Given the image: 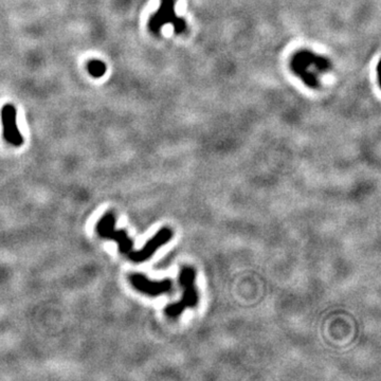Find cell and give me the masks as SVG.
Wrapping results in <instances>:
<instances>
[{
  "label": "cell",
  "mask_w": 381,
  "mask_h": 381,
  "mask_svg": "<svg viewBox=\"0 0 381 381\" xmlns=\"http://www.w3.org/2000/svg\"><path fill=\"white\" fill-rule=\"evenodd\" d=\"M181 286L183 287L182 299L175 304L169 305L165 309L167 313L171 318H177L182 313L185 308L195 307L198 303V293L195 286V271L193 268H183L179 277Z\"/></svg>",
  "instance_id": "obj_1"
},
{
  "label": "cell",
  "mask_w": 381,
  "mask_h": 381,
  "mask_svg": "<svg viewBox=\"0 0 381 381\" xmlns=\"http://www.w3.org/2000/svg\"><path fill=\"white\" fill-rule=\"evenodd\" d=\"M114 222H116V219H114L113 215L111 213H107L105 216H103L99 221L97 226V231L101 237L117 242L119 243L120 252L127 254L129 251H132L133 249V242L129 240V237L124 230H120V231L113 230Z\"/></svg>",
  "instance_id": "obj_2"
},
{
  "label": "cell",
  "mask_w": 381,
  "mask_h": 381,
  "mask_svg": "<svg viewBox=\"0 0 381 381\" xmlns=\"http://www.w3.org/2000/svg\"><path fill=\"white\" fill-rule=\"evenodd\" d=\"M175 0H162L161 5L154 16L149 20V29L155 33H158L165 24H173L176 31H180L183 29V21L175 16L174 12Z\"/></svg>",
  "instance_id": "obj_3"
},
{
  "label": "cell",
  "mask_w": 381,
  "mask_h": 381,
  "mask_svg": "<svg viewBox=\"0 0 381 381\" xmlns=\"http://www.w3.org/2000/svg\"><path fill=\"white\" fill-rule=\"evenodd\" d=\"M172 236H173L172 230L169 228H163L153 237V239H150L146 242V245L143 247V249H141L140 251H137V252L129 251L126 255L128 256L129 260L135 263L144 262L148 260V258L152 256L162 245L167 243L172 239Z\"/></svg>",
  "instance_id": "obj_4"
},
{
  "label": "cell",
  "mask_w": 381,
  "mask_h": 381,
  "mask_svg": "<svg viewBox=\"0 0 381 381\" xmlns=\"http://www.w3.org/2000/svg\"><path fill=\"white\" fill-rule=\"evenodd\" d=\"M1 121L3 126V137L6 142L14 146H20L24 143L17 123H16V109L13 105H5L1 110Z\"/></svg>",
  "instance_id": "obj_5"
},
{
  "label": "cell",
  "mask_w": 381,
  "mask_h": 381,
  "mask_svg": "<svg viewBox=\"0 0 381 381\" xmlns=\"http://www.w3.org/2000/svg\"><path fill=\"white\" fill-rule=\"evenodd\" d=\"M129 281H131L132 285L137 290L142 293H145L150 297H157L159 296V294L169 292L173 286L172 281L169 278H165L164 281L155 282L150 281L146 277L139 275V273L131 276Z\"/></svg>",
  "instance_id": "obj_6"
},
{
  "label": "cell",
  "mask_w": 381,
  "mask_h": 381,
  "mask_svg": "<svg viewBox=\"0 0 381 381\" xmlns=\"http://www.w3.org/2000/svg\"><path fill=\"white\" fill-rule=\"evenodd\" d=\"M87 69L93 77H101L106 72V65L99 60H92L87 64Z\"/></svg>",
  "instance_id": "obj_7"
}]
</instances>
